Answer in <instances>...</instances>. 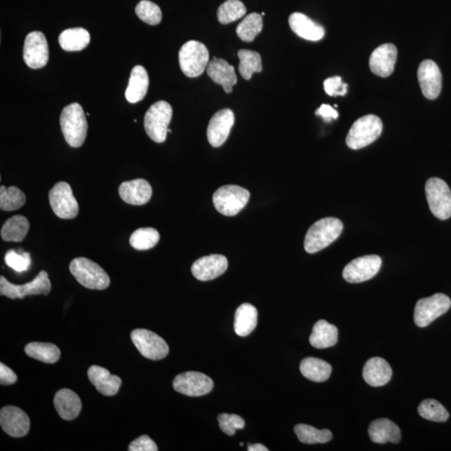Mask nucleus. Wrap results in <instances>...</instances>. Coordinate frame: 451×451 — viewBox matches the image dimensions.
I'll list each match as a JSON object with an SVG mask.
<instances>
[{
  "label": "nucleus",
  "mask_w": 451,
  "mask_h": 451,
  "mask_svg": "<svg viewBox=\"0 0 451 451\" xmlns=\"http://www.w3.org/2000/svg\"><path fill=\"white\" fill-rule=\"evenodd\" d=\"M343 229V222L338 218L321 219L310 227L305 236V251L312 254L323 250L339 238Z\"/></svg>",
  "instance_id": "1"
},
{
  "label": "nucleus",
  "mask_w": 451,
  "mask_h": 451,
  "mask_svg": "<svg viewBox=\"0 0 451 451\" xmlns=\"http://www.w3.org/2000/svg\"><path fill=\"white\" fill-rule=\"evenodd\" d=\"M60 122L61 130L69 146L81 147L86 141L88 130L86 114L81 105L72 103L65 107L61 112Z\"/></svg>",
  "instance_id": "2"
},
{
  "label": "nucleus",
  "mask_w": 451,
  "mask_h": 451,
  "mask_svg": "<svg viewBox=\"0 0 451 451\" xmlns=\"http://www.w3.org/2000/svg\"><path fill=\"white\" fill-rule=\"evenodd\" d=\"M69 271L77 282L86 288L104 290L111 284L106 271L88 258H74L69 264Z\"/></svg>",
  "instance_id": "3"
},
{
  "label": "nucleus",
  "mask_w": 451,
  "mask_h": 451,
  "mask_svg": "<svg viewBox=\"0 0 451 451\" xmlns=\"http://www.w3.org/2000/svg\"><path fill=\"white\" fill-rule=\"evenodd\" d=\"M382 121L378 116L368 115L361 117L353 124L346 137V144L353 150L369 146L382 133Z\"/></svg>",
  "instance_id": "4"
},
{
  "label": "nucleus",
  "mask_w": 451,
  "mask_h": 451,
  "mask_svg": "<svg viewBox=\"0 0 451 451\" xmlns=\"http://www.w3.org/2000/svg\"><path fill=\"white\" fill-rule=\"evenodd\" d=\"M173 118V108L164 100H160L149 108L144 118V127L153 142L163 143L168 133V126Z\"/></svg>",
  "instance_id": "5"
},
{
  "label": "nucleus",
  "mask_w": 451,
  "mask_h": 451,
  "mask_svg": "<svg viewBox=\"0 0 451 451\" xmlns=\"http://www.w3.org/2000/svg\"><path fill=\"white\" fill-rule=\"evenodd\" d=\"M179 63L184 74L196 78L203 74L209 64V52L203 43L188 41L179 51Z\"/></svg>",
  "instance_id": "6"
},
{
  "label": "nucleus",
  "mask_w": 451,
  "mask_h": 451,
  "mask_svg": "<svg viewBox=\"0 0 451 451\" xmlns=\"http://www.w3.org/2000/svg\"><path fill=\"white\" fill-rule=\"evenodd\" d=\"M250 192L236 185L223 186L213 195V204L218 213L227 217H234L246 207Z\"/></svg>",
  "instance_id": "7"
},
{
  "label": "nucleus",
  "mask_w": 451,
  "mask_h": 451,
  "mask_svg": "<svg viewBox=\"0 0 451 451\" xmlns=\"http://www.w3.org/2000/svg\"><path fill=\"white\" fill-rule=\"evenodd\" d=\"M426 194L433 216L440 220L451 217V191L447 183L437 177L429 179L426 184Z\"/></svg>",
  "instance_id": "8"
},
{
  "label": "nucleus",
  "mask_w": 451,
  "mask_h": 451,
  "mask_svg": "<svg viewBox=\"0 0 451 451\" xmlns=\"http://www.w3.org/2000/svg\"><path fill=\"white\" fill-rule=\"evenodd\" d=\"M51 291V283L46 271H41L33 281L15 285L1 276L0 277V295L11 299H23L29 295H48Z\"/></svg>",
  "instance_id": "9"
},
{
  "label": "nucleus",
  "mask_w": 451,
  "mask_h": 451,
  "mask_svg": "<svg viewBox=\"0 0 451 451\" xmlns=\"http://www.w3.org/2000/svg\"><path fill=\"white\" fill-rule=\"evenodd\" d=\"M451 301L443 293H436L426 299H419L415 305L414 321L419 328L430 325L437 318L450 309Z\"/></svg>",
  "instance_id": "10"
},
{
  "label": "nucleus",
  "mask_w": 451,
  "mask_h": 451,
  "mask_svg": "<svg viewBox=\"0 0 451 451\" xmlns=\"http://www.w3.org/2000/svg\"><path fill=\"white\" fill-rule=\"evenodd\" d=\"M130 338L142 356L149 360L160 361L168 356V344L155 332L137 328L131 332Z\"/></svg>",
  "instance_id": "11"
},
{
  "label": "nucleus",
  "mask_w": 451,
  "mask_h": 451,
  "mask_svg": "<svg viewBox=\"0 0 451 451\" xmlns=\"http://www.w3.org/2000/svg\"><path fill=\"white\" fill-rule=\"evenodd\" d=\"M49 200L55 215L61 219H74L79 213V204L67 182L56 183L49 192Z\"/></svg>",
  "instance_id": "12"
},
{
  "label": "nucleus",
  "mask_w": 451,
  "mask_h": 451,
  "mask_svg": "<svg viewBox=\"0 0 451 451\" xmlns=\"http://www.w3.org/2000/svg\"><path fill=\"white\" fill-rule=\"evenodd\" d=\"M382 260L378 255H366L356 258L345 266L343 277L350 283L368 281L379 273Z\"/></svg>",
  "instance_id": "13"
},
{
  "label": "nucleus",
  "mask_w": 451,
  "mask_h": 451,
  "mask_svg": "<svg viewBox=\"0 0 451 451\" xmlns=\"http://www.w3.org/2000/svg\"><path fill=\"white\" fill-rule=\"evenodd\" d=\"M173 388L175 391L187 396H203L213 391V381L208 375L199 372H186L174 379Z\"/></svg>",
  "instance_id": "14"
},
{
  "label": "nucleus",
  "mask_w": 451,
  "mask_h": 451,
  "mask_svg": "<svg viewBox=\"0 0 451 451\" xmlns=\"http://www.w3.org/2000/svg\"><path fill=\"white\" fill-rule=\"evenodd\" d=\"M49 46L42 32L29 33L25 39L24 60L29 68L36 69L45 67L49 61Z\"/></svg>",
  "instance_id": "15"
},
{
  "label": "nucleus",
  "mask_w": 451,
  "mask_h": 451,
  "mask_svg": "<svg viewBox=\"0 0 451 451\" xmlns=\"http://www.w3.org/2000/svg\"><path fill=\"white\" fill-rule=\"evenodd\" d=\"M235 116L230 109L217 112L210 120L208 127V139L213 147H221L229 138L233 128Z\"/></svg>",
  "instance_id": "16"
},
{
  "label": "nucleus",
  "mask_w": 451,
  "mask_h": 451,
  "mask_svg": "<svg viewBox=\"0 0 451 451\" xmlns=\"http://www.w3.org/2000/svg\"><path fill=\"white\" fill-rule=\"evenodd\" d=\"M418 80L424 97L435 100L442 88V74L439 67L431 60H424L418 69Z\"/></svg>",
  "instance_id": "17"
},
{
  "label": "nucleus",
  "mask_w": 451,
  "mask_h": 451,
  "mask_svg": "<svg viewBox=\"0 0 451 451\" xmlns=\"http://www.w3.org/2000/svg\"><path fill=\"white\" fill-rule=\"evenodd\" d=\"M0 424L3 431L12 437L27 435L30 428L29 416L15 406H6L0 411Z\"/></svg>",
  "instance_id": "18"
},
{
  "label": "nucleus",
  "mask_w": 451,
  "mask_h": 451,
  "mask_svg": "<svg viewBox=\"0 0 451 451\" xmlns=\"http://www.w3.org/2000/svg\"><path fill=\"white\" fill-rule=\"evenodd\" d=\"M229 266L227 257L213 254L199 258L191 266V273L200 281H210L224 274Z\"/></svg>",
  "instance_id": "19"
},
{
  "label": "nucleus",
  "mask_w": 451,
  "mask_h": 451,
  "mask_svg": "<svg viewBox=\"0 0 451 451\" xmlns=\"http://www.w3.org/2000/svg\"><path fill=\"white\" fill-rule=\"evenodd\" d=\"M398 51L393 43H384L373 51L370 58L371 72L380 77H388L393 72Z\"/></svg>",
  "instance_id": "20"
},
{
  "label": "nucleus",
  "mask_w": 451,
  "mask_h": 451,
  "mask_svg": "<svg viewBox=\"0 0 451 451\" xmlns=\"http://www.w3.org/2000/svg\"><path fill=\"white\" fill-rule=\"evenodd\" d=\"M119 195L125 203L142 206L147 204L152 196V188L144 179L122 182L119 187Z\"/></svg>",
  "instance_id": "21"
},
{
  "label": "nucleus",
  "mask_w": 451,
  "mask_h": 451,
  "mask_svg": "<svg viewBox=\"0 0 451 451\" xmlns=\"http://www.w3.org/2000/svg\"><path fill=\"white\" fill-rule=\"evenodd\" d=\"M392 369L389 363L380 357L370 358L363 369V378L373 387L383 386L392 378Z\"/></svg>",
  "instance_id": "22"
},
{
  "label": "nucleus",
  "mask_w": 451,
  "mask_h": 451,
  "mask_svg": "<svg viewBox=\"0 0 451 451\" xmlns=\"http://www.w3.org/2000/svg\"><path fill=\"white\" fill-rule=\"evenodd\" d=\"M288 23L297 36L307 41H318L325 36V28L302 13H293L289 17Z\"/></svg>",
  "instance_id": "23"
},
{
  "label": "nucleus",
  "mask_w": 451,
  "mask_h": 451,
  "mask_svg": "<svg viewBox=\"0 0 451 451\" xmlns=\"http://www.w3.org/2000/svg\"><path fill=\"white\" fill-rule=\"evenodd\" d=\"M207 73L213 81L222 86L226 93H231L234 86L238 82L234 67L227 60L217 57L209 62Z\"/></svg>",
  "instance_id": "24"
},
{
  "label": "nucleus",
  "mask_w": 451,
  "mask_h": 451,
  "mask_svg": "<svg viewBox=\"0 0 451 451\" xmlns=\"http://www.w3.org/2000/svg\"><path fill=\"white\" fill-rule=\"evenodd\" d=\"M88 377L90 383L103 396H113L119 391L121 385V378L111 375L105 368L91 366L88 370Z\"/></svg>",
  "instance_id": "25"
},
{
  "label": "nucleus",
  "mask_w": 451,
  "mask_h": 451,
  "mask_svg": "<svg viewBox=\"0 0 451 451\" xmlns=\"http://www.w3.org/2000/svg\"><path fill=\"white\" fill-rule=\"evenodd\" d=\"M369 436L372 441L378 444H385L387 442L398 444L401 439L400 429L391 420L384 418L375 419L371 422Z\"/></svg>",
  "instance_id": "26"
},
{
  "label": "nucleus",
  "mask_w": 451,
  "mask_h": 451,
  "mask_svg": "<svg viewBox=\"0 0 451 451\" xmlns=\"http://www.w3.org/2000/svg\"><path fill=\"white\" fill-rule=\"evenodd\" d=\"M54 403L57 412L65 420H73L81 413V398L71 389H60L55 393Z\"/></svg>",
  "instance_id": "27"
},
{
  "label": "nucleus",
  "mask_w": 451,
  "mask_h": 451,
  "mask_svg": "<svg viewBox=\"0 0 451 451\" xmlns=\"http://www.w3.org/2000/svg\"><path fill=\"white\" fill-rule=\"evenodd\" d=\"M149 87V76L146 69L137 65L131 71L128 86L126 90L127 102L134 104L141 102L146 96Z\"/></svg>",
  "instance_id": "28"
},
{
  "label": "nucleus",
  "mask_w": 451,
  "mask_h": 451,
  "mask_svg": "<svg viewBox=\"0 0 451 451\" xmlns=\"http://www.w3.org/2000/svg\"><path fill=\"white\" fill-rule=\"evenodd\" d=\"M339 330L336 326L326 321H319L315 323L309 343L314 348L326 349L332 347L338 342Z\"/></svg>",
  "instance_id": "29"
},
{
  "label": "nucleus",
  "mask_w": 451,
  "mask_h": 451,
  "mask_svg": "<svg viewBox=\"0 0 451 451\" xmlns=\"http://www.w3.org/2000/svg\"><path fill=\"white\" fill-rule=\"evenodd\" d=\"M257 310L250 304L240 305L236 310L234 330L241 337L248 336L255 330L257 325Z\"/></svg>",
  "instance_id": "30"
},
{
  "label": "nucleus",
  "mask_w": 451,
  "mask_h": 451,
  "mask_svg": "<svg viewBox=\"0 0 451 451\" xmlns=\"http://www.w3.org/2000/svg\"><path fill=\"white\" fill-rule=\"evenodd\" d=\"M300 371L305 378L314 382H325L330 377L332 367L321 358L309 357L302 361Z\"/></svg>",
  "instance_id": "31"
},
{
  "label": "nucleus",
  "mask_w": 451,
  "mask_h": 451,
  "mask_svg": "<svg viewBox=\"0 0 451 451\" xmlns=\"http://www.w3.org/2000/svg\"><path fill=\"white\" fill-rule=\"evenodd\" d=\"M90 34L83 28L64 30L59 36V43L65 51H81L89 46Z\"/></svg>",
  "instance_id": "32"
},
{
  "label": "nucleus",
  "mask_w": 451,
  "mask_h": 451,
  "mask_svg": "<svg viewBox=\"0 0 451 451\" xmlns=\"http://www.w3.org/2000/svg\"><path fill=\"white\" fill-rule=\"evenodd\" d=\"M29 227V222L25 217H12L4 222L1 229V238L6 242H22L28 234Z\"/></svg>",
  "instance_id": "33"
},
{
  "label": "nucleus",
  "mask_w": 451,
  "mask_h": 451,
  "mask_svg": "<svg viewBox=\"0 0 451 451\" xmlns=\"http://www.w3.org/2000/svg\"><path fill=\"white\" fill-rule=\"evenodd\" d=\"M25 351L30 358L46 363H55L60 358V349L50 343H30L25 346Z\"/></svg>",
  "instance_id": "34"
},
{
  "label": "nucleus",
  "mask_w": 451,
  "mask_h": 451,
  "mask_svg": "<svg viewBox=\"0 0 451 451\" xmlns=\"http://www.w3.org/2000/svg\"><path fill=\"white\" fill-rule=\"evenodd\" d=\"M295 432L302 443L314 445L325 444L330 441L332 433L328 430H318L309 424H299L295 427Z\"/></svg>",
  "instance_id": "35"
},
{
  "label": "nucleus",
  "mask_w": 451,
  "mask_h": 451,
  "mask_svg": "<svg viewBox=\"0 0 451 451\" xmlns=\"http://www.w3.org/2000/svg\"><path fill=\"white\" fill-rule=\"evenodd\" d=\"M238 55L240 60L239 72L245 80H250L254 73L262 71L261 55L257 52L240 50Z\"/></svg>",
  "instance_id": "36"
},
{
  "label": "nucleus",
  "mask_w": 451,
  "mask_h": 451,
  "mask_svg": "<svg viewBox=\"0 0 451 451\" xmlns=\"http://www.w3.org/2000/svg\"><path fill=\"white\" fill-rule=\"evenodd\" d=\"M264 27L262 16L257 13H252L245 17L236 27V34L244 42H252Z\"/></svg>",
  "instance_id": "37"
},
{
  "label": "nucleus",
  "mask_w": 451,
  "mask_h": 451,
  "mask_svg": "<svg viewBox=\"0 0 451 451\" xmlns=\"http://www.w3.org/2000/svg\"><path fill=\"white\" fill-rule=\"evenodd\" d=\"M160 240L159 231L152 227H142L135 231L130 238V246L139 251L154 248Z\"/></svg>",
  "instance_id": "38"
},
{
  "label": "nucleus",
  "mask_w": 451,
  "mask_h": 451,
  "mask_svg": "<svg viewBox=\"0 0 451 451\" xmlns=\"http://www.w3.org/2000/svg\"><path fill=\"white\" fill-rule=\"evenodd\" d=\"M26 203V196L20 188L0 187V209L2 211H15L23 207Z\"/></svg>",
  "instance_id": "39"
},
{
  "label": "nucleus",
  "mask_w": 451,
  "mask_h": 451,
  "mask_svg": "<svg viewBox=\"0 0 451 451\" xmlns=\"http://www.w3.org/2000/svg\"><path fill=\"white\" fill-rule=\"evenodd\" d=\"M246 7L240 0H226L218 8L217 19L222 25L233 23L246 15Z\"/></svg>",
  "instance_id": "40"
},
{
  "label": "nucleus",
  "mask_w": 451,
  "mask_h": 451,
  "mask_svg": "<svg viewBox=\"0 0 451 451\" xmlns=\"http://www.w3.org/2000/svg\"><path fill=\"white\" fill-rule=\"evenodd\" d=\"M418 412L422 418L433 422H445L449 419L448 411L439 401L428 398L420 403Z\"/></svg>",
  "instance_id": "41"
},
{
  "label": "nucleus",
  "mask_w": 451,
  "mask_h": 451,
  "mask_svg": "<svg viewBox=\"0 0 451 451\" xmlns=\"http://www.w3.org/2000/svg\"><path fill=\"white\" fill-rule=\"evenodd\" d=\"M135 14L144 23L151 25H159L163 19L160 7L149 0H142L137 4L135 7Z\"/></svg>",
  "instance_id": "42"
},
{
  "label": "nucleus",
  "mask_w": 451,
  "mask_h": 451,
  "mask_svg": "<svg viewBox=\"0 0 451 451\" xmlns=\"http://www.w3.org/2000/svg\"><path fill=\"white\" fill-rule=\"evenodd\" d=\"M4 262L10 268L18 273L29 270L32 266V257L27 252L19 253L15 250L8 251L4 257Z\"/></svg>",
  "instance_id": "43"
},
{
  "label": "nucleus",
  "mask_w": 451,
  "mask_h": 451,
  "mask_svg": "<svg viewBox=\"0 0 451 451\" xmlns=\"http://www.w3.org/2000/svg\"><path fill=\"white\" fill-rule=\"evenodd\" d=\"M219 426L222 432L227 436H234L238 430H243L245 422L242 417L236 415L221 414L217 417Z\"/></svg>",
  "instance_id": "44"
},
{
  "label": "nucleus",
  "mask_w": 451,
  "mask_h": 451,
  "mask_svg": "<svg viewBox=\"0 0 451 451\" xmlns=\"http://www.w3.org/2000/svg\"><path fill=\"white\" fill-rule=\"evenodd\" d=\"M323 87L326 93L330 96H344L348 91V84L344 83L340 76L328 78L323 83Z\"/></svg>",
  "instance_id": "45"
},
{
  "label": "nucleus",
  "mask_w": 451,
  "mask_h": 451,
  "mask_svg": "<svg viewBox=\"0 0 451 451\" xmlns=\"http://www.w3.org/2000/svg\"><path fill=\"white\" fill-rule=\"evenodd\" d=\"M128 450L130 451H157L159 447L150 437L144 435L131 442Z\"/></svg>",
  "instance_id": "46"
},
{
  "label": "nucleus",
  "mask_w": 451,
  "mask_h": 451,
  "mask_svg": "<svg viewBox=\"0 0 451 451\" xmlns=\"http://www.w3.org/2000/svg\"><path fill=\"white\" fill-rule=\"evenodd\" d=\"M18 379L16 374L11 368H8L3 363H0V384L2 385H11Z\"/></svg>",
  "instance_id": "47"
},
{
  "label": "nucleus",
  "mask_w": 451,
  "mask_h": 451,
  "mask_svg": "<svg viewBox=\"0 0 451 451\" xmlns=\"http://www.w3.org/2000/svg\"><path fill=\"white\" fill-rule=\"evenodd\" d=\"M317 116H321L326 122H330L332 120H336L339 117V113L335 109L332 108L330 105L323 104L316 111Z\"/></svg>",
  "instance_id": "48"
},
{
  "label": "nucleus",
  "mask_w": 451,
  "mask_h": 451,
  "mask_svg": "<svg viewBox=\"0 0 451 451\" xmlns=\"http://www.w3.org/2000/svg\"><path fill=\"white\" fill-rule=\"evenodd\" d=\"M248 451H268L269 449L267 448L266 446L262 445V444L251 445L250 443H248Z\"/></svg>",
  "instance_id": "49"
},
{
  "label": "nucleus",
  "mask_w": 451,
  "mask_h": 451,
  "mask_svg": "<svg viewBox=\"0 0 451 451\" xmlns=\"http://www.w3.org/2000/svg\"><path fill=\"white\" fill-rule=\"evenodd\" d=\"M261 15H262V16H264V15H265V12H262V14H261Z\"/></svg>",
  "instance_id": "50"
},
{
  "label": "nucleus",
  "mask_w": 451,
  "mask_h": 451,
  "mask_svg": "<svg viewBox=\"0 0 451 451\" xmlns=\"http://www.w3.org/2000/svg\"><path fill=\"white\" fill-rule=\"evenodd\" d=\"M168 133H172V130L168 129Z\"/></svg>",
  "instance_id": "51"
}]
</instances>
